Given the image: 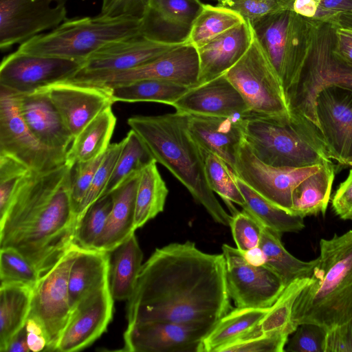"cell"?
Wrapping results in <instances>:
<instances>
[{
  "instance_id": "1",
  "label": "cell",
  "mask_w": 352,
  "mask_h": 352,
  "mask_svg": "<svg viewBox=\"0 0 352 352\" xmlns=\"http://www.w3.org/2000/svg\"><path fill=\"white\" fill-rule=\"evenodd\" d=\"M221 254L172 243L142 264L128 300V324L162 321L215 325L232 310Z\"/></svg>"
},
{
  "instance_id": "2",
  "label": "cell",
  "mask_w": 352,
  "mask_h": 352,
  "mask_svg": "<svg viewBox=\"0 0 352 352\" xmlns=\"http://www.w3.org/2000/svg\"><path fill=\"white\" fill-rule=\"evenodd\" d=\"M71 167L31 172L0 219V249L12 248L37 270L49 271L74 243L78 221L70 195Z\"/></svg>"
},
{
  "instance_id": "3",
  "label": "cell",
  "mask_w": 352,
  "mask_h": 352,
  "mask_svg": "<svg viewBox=\"0 0 352 352\" xmlns=\"http://www.w3.org/2000/svg\"><path fill=\"white\" fill-rule=\"evenodd\" d=\"M189 114L177 111L158 116H133L127 120L151 153L189 191L213 219L230 226L232 216L221 205L206 180L202 149L188 130Z\"/></svg>"
},
{
  "instance_id": "4",
  "label": "cell",
  "mask_w": 352,
  "mask_h": 352,
  "mask_svg": "<svg viewBox=\"0 0 352 352\" xmlns=\"http://www.w3.org/2000/svg\"><path fill=\"white\" fill-rule=\"evenodd\" d=\"M312 281L296 298L292 321L328 331L352 318V230L321 239Z\"/></svg>"
},
{
  "instance_id": "5",
  "label": "cell",
  "mask_w": 352,
  "mask_h": 352,
  "mask_svg": "<svg viewBox=\"0 0 352 352\" xmlns=\"http://www.w3.org/2000/svg\"><path fill=\"white\" fill-rule=\"evenodd\" d=\"M242 118L245 142L266 164L300 168L333 161L320 130L298 114L270 116L250 111Z\"/></svg>"
},
{
  "instance_id": "6",
  "label": "cell",
  "mask_w": 352,
  "mask_h": 352,
  "mask_svg": "<svg viewBox=\"0 0 352 352\" xmlns=\"http://www.w3.org/2000/svg\"><path fill=\"white\" fill-rule=\"evenodd\" d=\"M322 23L306 19L291 10L249 23L280 79L287 100L318 44Z\"/></svg>"
},
{
  "instance_id": "7",
  "label": "cell",
  "mask_w": 352,
  "mask_h": 352,
  "mask_svg": "<svg viewBox=\"0 0 352 352\" xmlns=\"http://www.w3.org/2000/svg\"><path fill=\"white\" fill-rule=\"evenodd\" d=\"M141 19L100 16L66 19L47 34L22 43L16 51L85 62L102 47L142 35Z\"/></svg>"
},
{
  "instance_id": "8",
  "label": "cell",
  "mask_w": 352,
  "mask_h": 352,
  "mask_svg": "<svg viewBox=\"0 0 352 352\" xmlns=\"http://www.w3.org/2000/svg\"><path fill=\"white\" fill-rule=\"evenodd\" d=\"M224 75L250 111L270 116L291 113L280 79L255 36L246 52Z\"/></svg>"
},
{
  "instance_id": "9",
  "label": "cell",
  "mask_w": 352,
  "mask_h": 352,
  "mask_svg": "<svg viewBox=\"0 0 352 352\" xmlns=\"http://www.w3.org/2000/svg\"><path fill=\"white\" fill-rule=\"evenodd\" d=\"M80 249L73 243L59 261L40 277L32 289L28 317L34 318L42 326L47 340L46 351H56L72 313L69 276Z\"/></svg>"
},
{
  "instance_id": "10",
  "label": "cell",
  "mask_w": 352,
  "mask_h": 352,
  "mask_svg": "<svg viewBox=\"0 0 352 352\" xmlns=\"http://www.w3.org/2000/svg\"><path fill=\"white\" fill-rule=\"evenodd\" d=\"M336 28L324 36L287 98L290 111L319 130L315 100L320 90L332 85L352 91V65L338 58L332 52Z\"/></svg>"
},
{
  "instance_id": "11",
  "label": "cell",
  "mask_w": 352,
  "mask_h": 352,
  "mask_svg": "<svg viewBox=\"0 0 352 352\" xmlns=\"http://www.w3.org/2000/svg\"><path fill=\"white\" fill-rule=\"evenodd\" d=\"M0 155L10 157L32 172L45 173L65 163V155L43 146L22 118L15 92L0 86Z\"/></svg>"
},
{
  "instance_id": "12",
  "label": "cell",
  "mask_w": 352,
  "mask_h": 352,
  "mask_svg": "<svg viewBox=\"0 0 352 352\" xmlns=\"http://www.w3.org/2000/svg\"><path fill=\"white\" fill-rule=\"evenodd\" d=\"M228 294L237 308H270L285 288L264 263L256 264L237 248L222 245Z\"/></svg>"
},
{
  "instance_id": "13",
  "label": "cell",
  "mask_w": 352,
  "mask_h": 352,
  "mask_svg": "<svg viewBox=\"0 0 352 352\" xmlns=\"http://www.w3.org/2000/svg\"><path fill=\"white\" fill-rule=\"evenodd\" d=\"M321 165L272 166L258 159L244 140L237 151L234 174L264 198L291 213L294 188Z\"/></svg>"
},
{
  "instance_id": "14",
  "label": "cell",
  "mask_w": 352,
  "mask_h": 352,
  "mask_svg": "<svg viewBox=\"0 0 352 352\" xmlns=\"http://www.w3.org/2000/svg\"><path fill=\"white\" fill-rule=\"evenodd\" d=\"M67 0H0V48L7 50L66 20Z\"/></svg>"
},
{
  "instance_id": "15",
  "label": "cell",
  "mask_w": 352,
  "mask_h": 352,
  "mask_svg": "<svg viewBox=\"0 0 352 352\" xmlns=\"http://www.w3.org/2000/svg\"><path fill=\"white\" fill-rule=\"evenodd\" d=\"M84 62L14 52L0 66V86L17 94H30L73 78Z\"/></svg>"
},
{
  "instance_id": "16",
  "label": "cell",
  "mask_w": 352,
  "mask_h": 352,
  "mask_svg": "<svg viewBox=\"0 0 352 352\" xmlns=\"http://www.w3.org/2000/svg\"><path fill=\"white\" fill-rule=\"evenodd\" d=\"M214 326L162 321L128 324L121 351L202 352L203 341Z\"/></svg>"
},
{
  "instance_id": "17",
  "label": "cell",
  "mask_w": 352,
  "mask_h": 352,
  "mask_svg": "<svg viewBox=\"0 0 352 352\" xmlns=\"http://www.w3.org/2000/svg\"><path fill=\"white\" fill-rule=\"evenodd\" d=\"M183 43H168L142 35L111 43L93 53L71 79L84 82L126 71L149 62Z\"/></svg>"
},
{
  "instance_id": "18",
  "label": "cell",
  "mask_w": 352,
  "mask_h": 352,
  "mask_svg": "<svg viewBox=\"0 0 352 352\" xmlns=\"http://www.w3.org/2000/svg\"><path fill=\"white\" fill-rule=\"evenodd\" d=\"M199 74L197 50L190 45L183 43L135 68L80 82L114 87L138 80L155 79L192 87L198 85Z\"/></svg>"
},
{
  "instance_id": "19",
  "label": "cell",
  "mask_w": 352,
  "mask_h": 352,
  "mask_svg": "<svg viewBox=\"0 0 352 352\" xmlns=\"http://www.w3.org/2000/svg\"><path fill=\"white\" fill-rule=\"evenodd\" d=\"M315 113L331 159L346 166L352 158V91L324 87L316 96Z\"/></svg>"
},
{
  "instance_id": "20",
  "label": "cell",
  "mask_w": 352,
  "mask_h": 352,
  "mask_svg": "<svg viewBox=\"0 0 352 352\" xmlns=\"http://www.w3.org/2000/svg\"><path fill=\"white\" fill-rule=\"evenodd\" d=\"M43 88L74 138L114 103L111 88L102 85L65 80Z\"/></svg>"
},
{
  "instance_id": "21",
  "label": "cell",
  "mask_w": 352,
  "mask_h": 352,
  "mask_svg": "<svg viewBox=\"0 0 352 352\" xmlns=\"http://www.w3.org/2000/svg\"><path fill=\"white\" fill-rule=\"evenodd\" d=\"M113 300L109 281L82 299L72 310L56 351H78L94 343L112 319Z\"/></svg>"
},
{
  "instance_id": "22",
  "label": "cell",
  "mask_w": 352,
  "mask_h": 352,
  "mask_svg": "<svg viewBox=\"0 0 352 352\" xmlns=\"http://www.w3.org/2000/svg\"><path fill=\"white\" fill-rule=\"evenodd\" d=\"M204 4L199 0H148L141 18L142 35L164 43H185Z\"/></svg>"
},
{
  "instance_id": "23",
  "label": "cell",
  "mask_w": 352,
  "mask_h": 352,
  "mask_svg": "<svg viewBox=\"0 0 352 352\" xmlns=\"http://www.w3.org/2000/svg\"><path fill=\"white\" fill-rule=\"evenodd\" d=\"M20 114L36 139L47 148L66 156L74 140L46 90L17 94Z\"/></svg>"
},
{
  "instance_id": "24",
  "label": "cell",
  "mask_w": 352,
  "mask_h": 352,
  "mask_svg": "<svg viewBox=\"0 0 352 352\" xmlns=\"http://www.w3.org/2000/svg\"><path fill=\"white\" fill-rule=\"evenodd\" d=\"M177 111L209 116H243L250 111L225 75L189 87L172 105Z\"/></svg>"
},
{
  "instance_id": "25",
  "label": "cell",
  "mask_w": 352,
  "mask_h": 352,
  "mask_svg": "<svg viewBox=\"0 0 352 352\" xmlns=\"http://www.w3.org/2000/svg\"><path fill=\"white\" fill-rule=\"evenodd\" d=\"M188 130L200 146L223 160L235 172L238 149L244 141L242 116H188Z\"/></svg>"
},
{
  "instance_id": "26",
  "label": "cell",
  "mask_w": 352,
  "mask_h": 352,
  "mask_svg": "<svg viewBox=\"0 0 352 352\" xmlns=\"http://www.w3.org/2000/svg\"><path fill=\"white\" fill-rule=\"evenodd\" d=\"M254 37L251 25L245 21L197 49L199 61L198 85L223 75L243 56Z\"/></svg>"
},
{
  "instance_id": "27",
  "label": "cell",
  "mask_w": 352,
  "mask_h": 352,
  "mask_svg": "<svg viewBox=\"0 0 352 352\" xmlns=\"http://www.w3.org/2000/svg\"><path fill=\"white\" fill-rule=\"evenodd\" d=\"M139 175L129 178L112 192V210L92 249L110 252L135 232V197Z\"/></svg>"
},
{
  "instance_id": "28",
  "label": "cell",
  "mask_w": 352,
  "mask_h": 352,
  "mask_svg": "<svg viewBox=\"0 0 352 352\" xmlns=\"http://www.w3.org/2000/svg\"><path fill=\"white\" fill-rule=\"evenodd\" d=\"M110 253L94 249H80L69 276V298L72 310L82 299L109 281Z\"/></svg>"
},
{
  "instance_id": "29",
  "label": "cell",
  "mask_w": 352,
  "mask_h": 352,
  "mask_svg": "<svg viewBox=\"0 0 352 352\" xmlns=\"http://www.w3.org/2000/svg\"><path fill=\"white\" fill-rule=\"evenodd\" d=\"M116 121L111 106L104 109L74 138L65 164L72 168L103 155L111 144Z\"/></svg>"
},
{
  "instance_id": "30",
  "label": "cell",
  "mask_w": 352,
  "mask_h": 352,
  "mask_svg": "<svg viewBox=\"0 0 352 352\" xmlns=\"http://www.w3.org/2000/svg\"><path fill=\"white\" fill-rule=\"evenodd\" d=\"M335 175L336 165L331 161L322 164L318 171L301 181L292 193L291 213L303 218L324 214Z\"/></svg>"
},
{
  "instance_id": "31",
  "label": "cell",
  "mask_w": 352,
  "mask_h": 352,
  "mask_svg": "<svg viewBox=\"0 0 352 352\" xmlns=\"http://www.w3.org/2000/svg\"><path fill=\"white\" fill-rule=\"evenodd\" d=\"M110 260L109 285L114 300H129L142 266L143 252L135 232L118 245Z\"/></svg>"
},
{
  "instance_id": "32",
  "label": "cell",
  "mask_w": 352,
  "mask_h": 352,
  "mask_svg": "<svg viewBox=\"0 0 352 352\" xmlns=\"http://www.w3.org/2000/svg\"><path fill=\"white\" fill-rule=\"evenodd\" d=\"M281 235L262 226L258 248L263 255V263L278 274L286 287L296 279L311 277L318 258L309 261L296 258L284 247Z\"/></svg>"
},
{
  "instance_id": "33",
  "label": "cell",
  "mask_w": 352,
  "mask_h": 352,
  "mask_svg": "<svg viewBox=\"0 0 352 352\" xmlns=\"http://www.w3.org/2000/svg\"><path fill=\"white\" fill-rule=\"evenodd\" d=\"M32 288L19 283L0 285V351L6 352L14 336L25 325Z\"/></svg>"
},
{
  "instance_id": "34",
  "label": "cell",
  "mask_w": 352,
  "mask_h": 352,
  "mask_svg": "<svg viewBox=\"0 0 352 352\" xmlns=\"http://www.w3.org/2000/svg\"><path fill=\"white\" fill-rule=\"evenodd\" d=\"M268 309L236 307L230 310L204 338L202 352H217L220 348L248 336Z\"/></svg>"
},
{
  "instance_id": "35",
  "label": "cell",
  "mask_w": 352,
  "mask_h": 352,
  "mask_svg": "<svg viewBox=\"0 0 352 352\" xmlns=\"http://www.w3.org/2000/svg\"><path fill=\"white\" fill-rule=\"evenodd\" d=\"M236 182L245 199L243 210L254 217L262 226L280 234L298 232L305 228L303 217L292 214L274 205L236 175Z\"/></svg>"
},
{
  "instance_id": "36",
  "label": "cell",
  "mask_w": 352,
  "mask_h": 352,
  "mask_svg": "<svg viewBox=\"0 0 352 352\" xmlns=\"http://www.w3.org/2000/svg\"><path fill=\"white\" fill-rule=\"evenodd\" d=\"M154 160L140 172L135 197L134 228L142 227L164 210L168 189Z\"/></svg>"
},
{
  "instance_id": "37",
  "label": "cell",
  "mask_w": 352,
  "mask_h": 352,
  "mask_svg": "<svg viewBox=\"0 0 352 352\" xmlns=\"http://www.w3.org/2000/svg\"><path fill=\"white\" fill-rule=\"evenodd\" d=\"M113 102H157L169 105L189 87L166 80L146 79L111 87Z\"/></svg>"
},
{
  "instance_id": "38",
  "label": "cell",
  "mask_w": 352,
  "mask_h": 352,
  "mask_svg": "<svg viewBox=\"0 0 352 352\" xmlns=\"http://www.w3.org/2000/svg\"><path fill=\"white\" fill-rule=\"evenodd\" d=\"M243 21L241 15L230 9L204 4L185 43L199 49Z\"/></svg>"
},
{
  "instance_id": "39",
  "label": "cell",
  "mask_w": 352,
  "mask_h": 352,
  "mask_svg": "<svg viewBox=\"0 0 352 352\" xmlns=\"http://www.w3.org/2000/svg\"><path fill=\"white\" fill-rule=\"evenodd\" d=\"M311 281V277L302 278L287 285L258 322V331L261 333L289 337L297 328L292 318L294 304L302 290Z\"/></svg>"
},
{
  "instance_id": "40",
  "label": "cell",
  "mask_w": 352,
  "mask_h": 352,
  "mask_svg": "<svg viewBox=\"0 0 352 352\" xmlns=\"http://www.w3.org/2000/svg\"><path fill=\"white\" fill-rule=\"evenodd\" d=\"M125 143L102 195L113 192L129 178L140 174L153 160L151 153L134 131L126 134Z\"/></svg>"
},
{
  "instance_id": "41",
  "label": "cell",
  "mask_w": 352,
  "mask_h": 352,
  "mask_svg": "<svg viewBox=\"0 0 352 352\" xmlns=\"http://www.w3.org/2000/svg\"><path fill=\"white\" fill-rule=\"evenodd\" d=\"M203 151L205 163V173L207 182L211 190L218 194L231 212L238 210L232 203L244 206L245 199L236 182V175L227 164L217 155Z\"/></svg>"
},
{
  "instance_id": "42",
  "label": "cell",
  "mask_w": 352,
  "mask_h": 352,
  "mask_svg": "<svg viewBox=\"0 0 352 352\" xmlns=\"http://www.w3.org/2000/svg\"><path fill=\"white\" fill-rule=\"evenodd\" d=\"M113 204L112 192L94 202L78 219L74 243L82 249H92L105 227Z\"/></svg>"
},
{
  "instance_id": "43",
  "label": "cell",
  "mask_w": 352,
  "mask_h": 352,
  "mask_svg": "<svg viewBox=\"0 0 352 352\" xmlns=\"http://www.w3.org/2000/svg\"><path fill=\"white\" fill-rule=\"evenodd\" d=\"M39 278L36 268L19 252L12 248L0 249L1 285L19 283L33 289Z\"/></svg>"
},
{
  "instance_id": "44",
  "label": "cell",
  "mask_w": 352,
  "mask_h": 352,
  "mask_svg": "<svg viewBox=\"0 0 352 352\" xmlns=\"http://www.w3.org/2000/svg\"><path fill=\"white\" fill-rule=\"evenodd\" d=\"M125 143V138L109 145L98 167L88 192L78 211V219L98 198H100L110 179L114 167Z\"/></svg>"
},
{
  "instance_id": "45",
  "label": "cell",
  "mask_w": 352,
  "mask_h": 352,
  "mask_svg": "<svg viewBox=\"0 0 352 352\" xmlns=\"http://www.w3.org/2000/svg\"><path fill=\"white\" fill-rule=\"evenodd\" d=\"M31 172L17 160L0 155V219L6 214L19 184Z\"/></svg>"
},
{
  "instance_id": "46",
  "label": "cell",
  "mask_w": 352,
  "mask_h": 352,
  "mask_svg": "<svg viewBox=\"0 0 352 352\" xmlns=\"http://www.w3.org/2000/svg\"><path fill=\"white\" fill-rule=\"evenodd\" d=\"M217 6L230 9L249 23L277 12L291 10L294 0H217Z\"/></svg>"
},
{
  "instance_id": "47",
  "label": "cell",
  "mask_w": 352,
  "mask_h": 352,
  "mask_svg": "<svg viewBox=\"0 0 352 352\" xmlns=\"http://www.w3.org/2000/svg\"><path fill=\"white\" fill-rule=\"evenodd\" d=\"M236 248L247 254L259 247L262 225L250 214L243 210L232 215L230 224Z\"/></svg>"
},
{
  "instance_id": "48",
  "label": "cell",
  "mask_w": 352,
  "mask_h": 352,
  "mask_svg": "<svg viewBox=\"0 0 352 352\" xmlns=\"http://www.w3.org/2000/svg\"><path fill=\"white\" fill-rule=\"evenodd\" d=\"M328 330L313 324H299L285 347L287 352H324Z\"/></svg>"
},
{
  "instance_id": "49",
  "label": "cell",
  "mask_w": 352,
  "mask_h": 352,
  "mask_svg": "<svg viewBox=\"0 0 352 352\" xmlns=\"http://www.w3.org/2000/svg\"><path fill=\"white\" fill-rule=\"evenodd\" d=\"M289 338L267 333L247 336L220 348L217 352H283Z\"/></svg>"
},
{
  "instance_id": "50",
  "label": "cell",
  "mask_w": 352,
  "mask_h": 352,
  "mask_svg": "<svg viewBox=\"0 0 352 352\" xmlns=\"http://www.w3.org/2000/svg\"><path fill=\"white\" fill-rule=\"evenodd\" d=\"M104 155V153L89 161L76 163L72 168L70 195L77 217L79 208L88 192Z\"/></svg>"
},
{
  "instance_id": "51",
  "label": "cell",
  "mask_w": 352,
  "mask_h": 352,
  "mask_svg": "<svg viewBox=\"0 0 352 352\" xmlns=\"http://www.w3.org/2000/svg\"><path fill=\"white\" fill-rule=\"evenodd\" d=\"M291 10L308 20L335 24L340 15L324 10L320 0H294Z\"/></svg>"
},
{
  "instance_id": "52",
  "label": "cell",
  "mask_w": 352,
  "mask_h": 352,
  "mask_svg": "<svg viewBox=\"0 0 352 352\" xmlns=\"http://www.w3.org/2000/svg\"><path fill=\"white\" fill-rule=\"evenodd\" d=\"M324 352H352V318L327 331Z\"/></svg>"
},
{
  "instance_id": "53",
  "label": "cell",
  "mask_w": 352,
  "mask_h": 352,
  "mask_svg": "<svg viewBox=\"0 0 352 352\" xmlns=\"http://www.w3.org/2000/svg\"><path fill=\"white\" fill-rule=\"evenodd\" d=\"M331 206L335 214L340 219L352 220V168L346 179L340 183L334 192Z\"/></svg>"
},
{
  "instance_id": "54",
  "label": "cell",
  "mask_w": 352,
  "mask_h": 352,
  "mask_svg": "<svg viewBox=\"0 0 352 352\" xmlns=\"http://www.w3.org/2000/svg\"><path fill=\"white\" fill-rule=\"evenodd\" d=\"M333 54L344 63L352 65V30L336 26Z\"/></svg>"
},
{
  "instance_id": "55",
  "label": "cell",
  "mask_w": 352,
  "mask_h": 352,
  "mask_svg": "<svg viewBox=\"0 0 352 352\" xmlns=\"http://www.w3.org/2000/svg\"><path fill=\"white\" fill-rule=\"evenodd\" d=\"M27 343L30 351H45L47 340L41 324L34 318L28 317L25 325Z\"/></svg>"
},
{
  "instance_id": "56",
  "label": "cell",
  "mask_w": 352,
  "mask_h": 352,
  "mask_svg": "<svg viewBox=\"0 0 352 352\" xmlns=\"http://www.w3.org/2000/svg\"><path fill=\"white\" fill-rule=\"evenodd\" d=\"M30 351L26 338L25 327L11 340L6 352H29Z\"/></svg>"
},
{
  "instance_id": "57",
  "label": "cell",
  "mask_w": 352,
  "mask_h": 352,
  "mask_svg": "<svg viewBox=\"0 0 352 352\" xmlns=\"http://www.w3.org/2000/svg\"><path fill=\"white\" fill-rule=\"evenodd\" d=\"M346 166H352V158H351L346 163Z\"/></svg>"
}]
</instances>
